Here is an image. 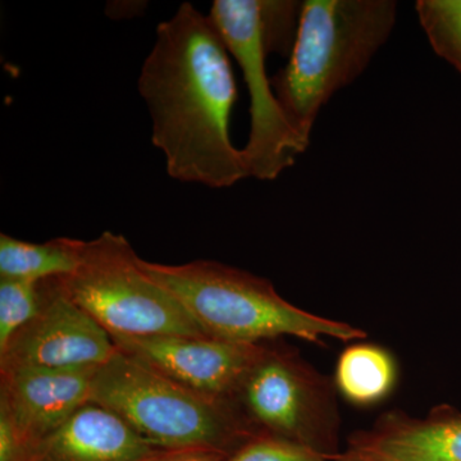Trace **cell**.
I'll return each mask as SVG.
<instances>
[{
	"label": "cell",
	"mask_w": 461,
	"mask_h": 461,
	"mask_svg": "<svg viewBox=\"0 0 461 461\" xmlns=\"http://www.w3.org/2000/svg\"><path fill=\"white\" fill-rule=\"evenodd\" d=\"M138 89L153 123L151 141L165 154L172 178L223 189L249 177L230 136L235 75L211 16L182 3L159 23Z\"/></svg>",
	"instance_id": "obj_1"
},
{
	"label": "cell",
	"mask_w": 461,
	"mask_h": 461,
	"mask_svg": "<svg viewBox=\"0 0 461 461\" xmlns=\"http://www.w3.org/2000/svg\"><path fill=\"white\" fill-rule=\"evenodd\" d=\"M393 0H306L290 59L272 86L285 114L306 142L321 107L354 83L390 38Z\"/></svg>",
	"instance_id": "obj_2"
},
{
	"label": "cell",
	"mask_w": 461,
	"mask_h": 461,
	"mask_svg": "<svg viewBox=\"0 0 461 461\" xmlns=\"http://www.w3.org/2000/svg\"><path fill=\"white\" fill-rule=\"evenodd\" d=\"M141 267L189 312L209 338L263 344L281 336L323 344L324 338L357 341L362 329L291 304L259 276L214 262L168 266L141 259Z\"/></svg>",
	"instance_id": "obj_3"
},
{
	"label": "cell",
	"mask_w": 461,
	"mask_h": 461,
	"mask_svg": "<svg viewBox=\"0 0 461 461\" xmlns=\"http://www.w3.org/2000/svg\"><path fill=\"white\" fill-rule=\"evenodd\" d=\"M89 402L114 412L159 450L230 456L259 436L230 400L182 386L120 351L96 369Z\"/></svg>",
	"instance_id": "obj_4"
},
{
	"label": "cell",
	"mask_w": 461,
	"mask_h": 461,
	"mask_svg": "<svg viewBox=\"0 0 461 461\" xmlns=\"http://www.w3.org/2000/svg\"><path fill=\"white\" fill-rule=\"evenodd\" d=\"M300 11L296 2L215 0L209 14L247 83L250 133L241 150L249 177L258 180H276L309 145L285 114L266 67L271 51L293 50Z\"/></svg>",
	"instance_id": "obj_5"
},
{
	"label": "cell",
	"mask_w": 461,
	"mask_h": 461,
	"mask_svg": "<svg viewBox=\"0 0 461 461\" xmlns=\"http://www.w3.org/2000/svg\"><path fill=\"white\" fill-rule=\"evenodd\" d=\"M57 281L109 336L209 338L185 306L144 271L126 238L111 230L84 241L77 268Z\"/></svg>",
	"instance_id": "obj_6"
},
{
	"label": "cell",
	"mask_w": 461,
	"mask_h": 461,
	"mask_svg": "<svg viewBox=\"0 0 461 461\" xmlns=\"http://www.w3.org/2000/svg\"><path fill=\"white\" fill-rule=\"evenodd\" d=\"M335 382L286 346L266 345L230 402L259 436L304 446L333 460L339 451Z\"/></svg>",
	"instance_id": "obj_7"
},
{
	"label": "cell",
	"mask_w": 461,
	"mask_h": 461,
	"mask_svg": "<svg viewBox=\"0 0 461 461\" xmlns=\"http://www.w3.org/2000/svg\"><path fill=\"white\" fill-rule=\"evenodd\" d=\"M41 305L0 350V371L100 368L117 348L107 330L63 293L57 278L41 281Z\"/></svg>",
	"instance_id": "obj_8"
},
{
	"label": "cell",
	"mask_w": 461,
	"mask_h": 461,
	"mask_svg": "<svg viewBox=\"0 0 461 461\" xmlns=\"http://www.w3.org/2000/svg\"><path fill=\"white\" fill-rule=\"evenodd\" d=\"M117 351L204 395L229 399L266 345L214 338L111 336Z\"/></svg>",
	"instance_id": "obj_9"
},
{
	"label": "cell",
	"mask_w": 461,
	"mask_h": 461,
	"mask_svg": "<svg viewBox=\"0 0 461 461\" xmlns=\"http://www.w3.org/2000/svg\"><path fill=\"white\" fill-rule=\"evenodd\" d=\"M96 369L0 371V411L7 415L26 455L89 402Z\"/></svg>",
	"instance_id": "obj_10"
},
{
	"label": "cell",
	"mask_w": 461,
	"mask_h": 461,
	"mask_svg": "<svg viewBox=\"0 0 461 461\" xmlns=\"http://www.w3.org/2000/svg\"><path fill=\"white\" fill-rule=\"evenodd\" d=\"M332 461H461V411L435 406L426 417L384 412L357 430Z\"/></svg>",
	"instance_id": "obj_11"
},
{
	"label": "cell",
	"mask_w": 461,
	"mask_h": 461,
	"mask_svg": "<svg viewBox=\"0 0 461 461\" xmlns=\"http://www.w3.org/2000/svg\"><path fill=\"white\" fill-rule=\"evenodd\" d=\"M157 451L114 412L87 402L25 461H142Z\"/></svg>",
	"instance_id": "obj_12"
},
{
	"label": "cell",
	"mask_w": 461,
	"mask_h": 461,
	"mask_svg": "<svg viewBox=\"0 0 461 461\" xmlns=\"http://www.w3.org/2000/svg\"><path fill=\"white\" fill-rule=\"evenodd\" d=\"M335 386L348 402L372 406L386 399L397 382L393 355L375 344H354L339 355Z\"/></svg>",
	"instance_id": "obj_13"
},
{
	"label": "cell",
	"mask_w": 461,
	"mask_h": 461,
	"mask_svg": "<svg viewBox=\"0 0 461 461\" xmlns=\"http://www.w3.org/2000/svg\"><path fill=\"white\" fill-rule=\"evenodd\" d=\"M83 240L58 238L42 244L0 235V278L41 282L77 268Z\"/></svg>",
	"instance_id": "obj_14"
},
{
	"label": "cell",
	"mask_w": 461,
	"mask_h": 461,
	"mask_svg": "<svg viewBox=\"0 0 461 461\" xmlns=\"http://www.w3.org/2000/svg\"><path fill=\"white\" fill-rule=\"evenodd\" d=\"M417 12L433 50L461 72V0H420Z\"/></svg>",
	"instance_id": "obj_15"
},
{
	"label": "cell",
	"mask_w": 461,
	"mask_h": 461,
	"mask_svg": "<svg viewBox=\"0 0 461 461\" xmlns=\"http://www.w3.org/2000/svg\"><path fill=\"white\" fill-rule=\"evenodd\" d=\"M41 305V282L0 278V350Z\"/></svg>",
	"instance_id": "obj_16"
},
{
	"label": "cell",
	"mask_w": 461,
	"mask_h": 461,
	"mask_svg": "<svg viewBox=\"0 0 461 461\" xmlns=\"http://www.w3.org/2000/svg\"><path fill=\"white\" fill-rule=\"evenodd\" d=\"M226 461H330L317 451L276 438L258 436L230 455Z\"/></svg>",
	"instance_id": "obj_17"
},
{
	"label": "cell",
	"mask_w": 461,
	"mask_h": 461,
	"mask_svg": "<svg viewBox=\"0 0 461 461\" xmlns=\"http://www.w3.org/2000/svg\"><path fill=\"white\" fill-rule=\"evenodd\" d=\"M227 457L208 450H159L142 461H226Z\"/></svg>",
	"instance_id": "obj_18"
}]
</instances>
